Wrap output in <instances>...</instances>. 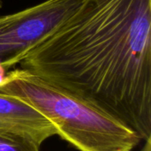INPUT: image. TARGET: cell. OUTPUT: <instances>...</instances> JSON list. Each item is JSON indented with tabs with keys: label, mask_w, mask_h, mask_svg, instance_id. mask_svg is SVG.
<instances>
[{
	"label": "cell",
	"mask_w": 151,
	"mask_h": 151,
	"mask_svg": "<svg viewBox=\"0 0 151 151\" xmlns=\"http://www.w3.org/2000/svg\"><path fill=\"white\" fill-rule=\"evenodd\" d=\"M151 137V0H84L19 63Z\"/></svg>",
	"instance_id": "obj_1"
},
{
	"label": "cell",
	"mask_w": 151,
	"mask_h": 151,
	"mask_svg": "<svg viewBox=\"0 0 151 151\" xmlns=\"http://www.w3.org/2000/svg\"><path fill=\"white\" fill-rule=\"evenodd\" d=\"M0 92L32 105L79 151H133L142 141L117 119L25 69L8 71Z\"/></svg>",
	"instance_id": "obj_2"
},
{
	"label": "cell",
	"mask_w": 151,
	"mask_h": 151,
	"mask_svg": "<svg viewBox=\"0 0 151 151\" xmlns=\"http://www.w3.org/2000/svg\"><path fill=\"white\" fill-rule=\"evenodd\" d=\"M84 0H46L0 16V81L24 56L53 34Z\"/></svg>",
	"instance_id": "obj_3"
},
{
	"label": "cell",
	"mask_w": 151,
	"mask_h": 151,
	"mask_svg": "<svg viewBox=\"0 0 151 151\" xmlns=\"http://www.w3.org/2000/svg\"><path fill=\"white\" fill-rule=\"evenodd\" d=\"M0 130L27 136L39 146L58 135L56 127L35 108L3 92H0Z\"/></svg>",
	"instance_id": "obj_4"
},
{
	"label": "cell",
	"mask_w": 151,
	"mask_h": 151,
	"mask_svg": "<svg viewBox=\"0 0 151 151\" xmlns=\"http://www.w3.org/2000/svg\"><path fill=\"white\" fill-rule=\"evenodd\" d=\"M0 151H40V146L27 136L0 130Z\"/></svg>",
	"instance_id": "obj_5"
},
{
	"label": "cell",
	"mask_w": 151,
	"mask_h": 151,
	"mask_svg": "<svg viewBox=\"0 0 151 151\" xmlns=\"http://www.w3.org/2000/svg\"><path fill=\"white\" fill-rule=\"evenodd\" d=\"M2 6H3V3H2V0H0V9L2 8Z\"/></svg>",
	"instance_id": "obj_6"
}]
</instances>
